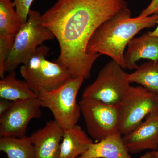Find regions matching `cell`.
Masks as SVG:
<instances>
[{"label": "cell", "instance_id": "1", "mask_svg": "<svg viewBox=\"0 0 158 158\" xmlns=\"http://www.w3.org/2000/svg\"><path fill=\"white\" fill-rule=\"evenodd\" d=\"M126 8V0H57L41 15L43 24L59 43L56 62L71 77H90L94 63L100 56L87 52L90 38L103 23Z\"/></svg>", "mask_w": 158, "mask_h": 158}, {"label": "cell", "instance_id": "11", "mask_svg": "<svg viewBox=\"0 0 158 158\" xmlns=\"http://www.w3.org/2000/svg\"><path fill=\"white\" fill-rule=\"evenodd\" d=\"M123 142L130 153L158 149V113L150 114L141 124L125 135Z\"/></svg>", "mask_w": 158, "mask_h": 158}, {"label": "cell", "instance_id": "4", "mask_svg": "<svg viewBox=\"0 0 158 158\" xmlns=\"http://www.w3.org/2000/svg\"><path fill=\"white\" fill-rule=\"evenodd\" d=\"M82 78L71 77L59 88L38 94L41 107L52 113L55 120L63 130L77 125L81 115L77 96L84 81Z\"/></svg>", "mask_w": 158, "mask_h": 158}, {"label": "cell", "instance_id": "7", "mask_svg": "<svg viewBox=\"0 0 158 158\" xmlns=\"http://www.w3.org/2000/svg\"><path fill=\"white\" fill-rule=\"evenodd\" d=\"M158 113V96L142 86H130L120 103L119 131L122 135L141 124L148 115Z\"/></svg>", "mask_w": 158, "mask_h": 158}, {"label": "cell", "instance_id": "10", "mask_svg": "<svg viewBox=\"0 0 158 158\" xmlns=\"http://www.w3.org/2000/svg\"><path fill=\"white\" fill-rule=\"evenodd\" d=\"M13 0H0V77H5V64L15 35L22 25Z\"/></svg>", "mask_w": 158, "mask_h": 158}, {"label": "cell", "instance_id": "19", "mask_svg": "<svg viewBox=\"0 0 158 158\" xmlns=\"http://www.w3.org/2000/svg\"><path fill=\"white\" fill-rule=\"evenodd\" d=\"M34 0H13L15 10L22 24L27 22Z\"/></svg>", "mask_w": 158, "mask_h": 158}, {"label": "cell", "instance_id": "5", "mask_svg": "<svg viewBox=\"0 0 158 158\" xmlns=\"http://www.w3.org/2000/svg\"><path fill=\"white\" fill-rule=\"evenodd\" d=\"M55 38L53 33L43 24L41 14L31 9L27 22L15 35L5 62V72L15 71L19 65L26 63L44 41Z\"/></svg>", "mask_w": 158, "mask_h": 158}, {"label": "cell", "instance_id": "6", "mask_svg": "<svg viewBox=\"0 0 158 158\" xmlns=\"http://www.w3.org/2000/svg\"><path fill=\"white\" fill-rule=\"evenodd\" d=\"M121 65L110 61L100 71L96 79L84 90L82 98L111 105H120L130 86L128 73Z\"/></svg>", "mask_w": 158, "mask_h": 158}, {"label": "cell", "instance_id": "18", "mask_svg": "<svg viewBox=\"0 0 158 158\" xmlns=\"http://www.w3.org/2000/svg\"><path fill=\"white\" fill-rule=\"evenodd\" d=\"M130 83L139 84L158 96V60H150L138 66L134 72L128 74Z\"/></svg>", "mask_w": 158, "mask_h": 158}, {"label": "cell", "instance_id": "15", "mask_svg": "<svg viewBox=\"0 0 158 158\" xmlns=\"http://www.w3.org/2000/svg\"><path fill=\"white\" fill-rule=\"evenodd\" d=\"M93 142L92 139L78 125L65 130L59 158H77Z\"/></svg>", "mask_w": 158, "mask_h": 158}, {"label": "cell", "instance_id": "2", "mask_svg": "<svg viewBox=\"0 0 158 158\" xmlns=\"http://www.w3.org/2000/svg\"><path fill=\"white\" fill-rule=\"evenodd\" d=\"M158 20V14L131 17L125 8L98 27L88 42L87 52L106 55L125 69L123 57L129 43L141 30L155 27Z\"/></svg>", "mask_w": 158, "mask_h": 158}, {"label": "cell", "instance_id": "9", "mask_svg": "<svg viewBox=\"0 0 158 158\" xmlns=\"http://www.w3.org/2000/svg\"><path fill=\"white\" fill-rule=\"evenodd\" d=\"M38 97L12 102L9 110L0 117V137L26 136L29 123L41 116Z\"/></svg>", "mask_w": 158, "mask_h": 158}, {"label": "cell", "instance_id": "3", "mask_svg": "<svg viewBox=\"0 0 158 158\" xmlns=\"http://www.w3.org/2000/svg\"><path fill=\"white\" fill-rule=\"evenodd\" d=\"M50 49L47 46H40L20 69L22 77L37 96L42 90L59 88L71 77L69 72L62 65L46 59Z\"/></svg>", "mask_w": 158, "mask_h": 158}, {"label": "cell", "instance_id": "14", "mask_svg": "<svg viewBox=\"0 0 158 158\" xmlns=\"http://www.w3.org/2000/svg\"><path fill=\"white\" fill-rule=\"evenodd\" d=\"M77 158H133L125 145L120 132L92 143Z\"/></svg>", "mask_w": 158, "mask_h": 158}, {"label": "cell", "instance_id": "24", "mask_svg": "<svg viewBox=\"0 0 158 158\" xmlns=\"http://www.w3.org/2000/svg\"><path fill=\"white\" fill-rule=\"evenodd\" d=\"M155 154L156 158H158V150L155 151Z\"/></svg>", "mask_w": 158, "mask_h": 158}, {"label": "cell", "instance_id": "23", "mask_svg": "<svg viewBox=\"0 0 158 158\" xmlns=\"http://www.w3.org/2000/svg\"><path fill=\"white\" fill-rule=\"evenodd\" d=\"M157 27L153 31L148 32V34H149V35H151V36L158 37V20L157 23Z\"/></svg>", "mask_w": 158, "mask_h": 158}, {"label": "cell", "instance_id": "17", "mask_svg": "<svg viewBox=\"0 0 158 158\" xmlns=\"http://www.w3.org/2000/svg\"><path fill=\"white\" fill-rule=\"evenodd\" d=\"M0 150L8 158H35V151L31 137H0Z\"/></svg>", "mask_w": 158, "mask_h": 158}, {"label": "cell", "instance_id": "22", "mask_svg": "<svg viewBox=\"0 0 158 158\" xmlns=\"http://www.w3.org/2000/svg\"><path fill=\"white\" fill-rule=\"evenodd\" d=\"M140 158H157L155 151L148 152L141 156Z\"/></svg>", "mask_w": 158, "mask_h": 158}, {"label": "cell", "instance_id": "13", "mask_svg": "<svg viewBox=\"0 0 158 158\" xmlns=\"http://www.w3.org/2000/svg\"><path fill=\"white\" fill-rule=\"evenodd\" d=\"M127 47L123 57L126 68L136 69L137 62L142 59L158 60V37L151 36L148 32L134 37Z\"/></svg>", "mask_w": 158, "mask_h": 158}, {"label": "cell", "instance_id": "16", "mask_svg": "<svg viewBox=\"0 0 158 158\" xmlns=\"http://www.w3.org/2000/svg\"><path fill=\"white\" fill-rule=\"evenodd\" d=\"M37 95L25 81L18 80L15 71L9 72L0 81V97L11 101L35 98Z\"/></svg>", "mask_w": 158, "mask_h": 158}, {"label": "cell", "instance_id": "20", "mask_svg": "<svg viewBox=\"0 0 158 158\" xmlns=\"http://www.w3.org/2000/svg\"><path fill=\"white\" fill-rule=\"evenodd\" d=\"M158 14V0H152L149 5L142 10L139 16H148Z\"/></svg>", "mask_w": 158, "mask_h": 158}, {"label": "cell", "instance_id": "21", "mask_svg": "<svg viewBox=\"0 0 158 158\" xmlns=\"http://www.w3.org/2000/svg\"><path fill=\"white\" fill-rule=\"evenodd\" d=\"M12 102L6 99L0 100V117L2 116L9 110L12 105Z\"/></svg>", "mask_w": 158, "mask_h": 158}, {"label": "cell", "instance_id": "12", "mask_svg": "<svg viewBox=\"0 0 158 158\" xmlns=\"http://www.w3.org/2000/svg\"><path fill=\"white\" fill-rule=\"evenodd\" d=\"M64 131L54 119L33 133L30 137L35 149V158H59Z\"/></svg>", "mask_w": 158, "mask_h": 158}, {"label": "cell", "instance_id": "8", "mask_svg": "<svg viewBox=\"0 0 158 158\" xmlns=\"http://www.w3.org/2000/svg\"><path fill=\"white\" fill-rule=\"evenodd\" d=\"M78 103L87 132L97 142L119 131L120 105L85 98Z\"/></svg>", "mask_w": 158, "mask_h": 158}]
</instances>
